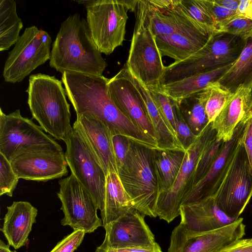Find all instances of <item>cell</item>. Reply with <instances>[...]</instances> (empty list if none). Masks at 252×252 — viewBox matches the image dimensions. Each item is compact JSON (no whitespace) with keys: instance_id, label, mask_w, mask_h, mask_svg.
<instances>
[{"instance_id":"6da1fadb","label":"cell","mask_w":252,"mask_h":252,"mask_svg":"<svg viewBox=\"0 0 252 252\" xmlns=\"http://www.w3.org/2000/svg\"><path fill=\"white\" fill-rule=\"evenodd\" d=\"M108 81L103 75L73 72L65 71L62 76L66 95L76 114L95 117L112 135H123L149 148L158 149L157 141L137 127L115 104L108 92Z\"/></svg>"},{"instance_id":"7a4b0ae2","label":"cell","mask_w":252,"mask_h":252,"mask_svg":"<svg viewBox=\"0 0 252 252\" xmlns=\"http://www.w3.org/2000/svg\"><path fill=\"white\" fill-rule=\"evenodd\" d=\"M50 67L57 71L101 76L107 63L91 35L86 20L75 13L62 23L53 43Z\"/></svg>"},{"instance_id":"3957f363","label":"cell","mask_w":252,"mask_h":252,"mask_svg":"<svg viewBox=\"0 0 252 252\" xmlns=\"http://www.w3.org/2000/svg\"><path fill=\"white\" fill-rule=\"evenodd\" d=\"M62 83L55 76L32 74L29 77L26 92L32 118L44 131L65 142L73 128L70 105Z\"/></svg>"},{"instance_id":"277c9868","label":"cell","mask_w":252,"mask_h":252,"mask_svg":"<svg viewBox=\"0 0 252 252\" xmlns=\"http://www.w3.org/2000/svg\"><path fill=\"white\" fill-rule=\"evenodd\" d=\"M152 149L130 140L118 175L134 209L144 216L157 217L158 186L152 160Z\"/></svg>"},{"instance_id":"5b68a950","label":"cell","mask_w":252,"mask_h":252,"mask_svg":"<svg viewBox=\"0 0 252 252\" xmlns=\"http://www.w3.org/2000/svg\"><path fill=\"white\" fill-rule=\"evenodd\" d=\"M134 12L135 24L124 66L147 89L158 88L165 66L151 29L147 0H138Z\"/></svg>"},{"instance_id":"8992f818","label":"cell","mask_w":252,"mask_h":252,"mask_svg":"<svg viewBox=\"0 0 252 252\" xmlns=\"http://www.w3.org/2000/svg\"><path fill=\"white\" fill-rule=\"evenodd\" d=\"M246 39L223 32L211 34L206 44L198 52L182 61L174 62L165 66L160 86L233 63L239 57Z\"/></svg>"},{"instance_id":"52a82bcc","label":"cell","mask_w":252,"mask_h":252,"mask_svg":"<svg viewBox=\"0 0 252 252\" xmlns=\"http://www.w3.org/2000/svg\"><path fill=\"white\" fill-rule=\"evenodd\" d=\"M138 0H87L77 1L85 5L86 21L91 35L101 53L109 55L123 45L128 18Z\"/></svg>"},{"instance_id":"ba28073f","label":"cell","mask_w":252,"mask_h":252,"mask_svg":"<svg viewBox=\"0 0 252 252\" xmlns=\"http://www.w3.org/2000/svg\"><path fill=\"white\" fill-rule=\"evenodd\" d=\"M63 151L61 146L17 109L6 114L0 109V153L9 161L22 154L39 150Z\"/></svg>"},{"instance_id":"9c48e42d","label":"cell","mask_w":252,"mask_h":252,"mask_svg":"<svg viewBox=\"0 0 252 252\" xmlns=\"http://www.w3.org/2000/svg\"><path fill=\"white\" fill-rule=\"evenodd\" d=\"M217 136V133L209 123L186 150L184 159L172 186L158 196L155 214L159 219L170 222L180 215L182 201L192 188L196 166L207 146Z\"/></svg>"},{"instance_id":"30bf717a","label":"cell","mask_w":252,"mask_h":252,"mask_svg":"<svg viewBox=\"0 0 252 252\" xmlns=\"http://www.w3.org/2000/svg\"><path fill=\"white\" fill-rule=\"evenodd\" d=\"M51 43V37L45 31L35 26L26 28L5 62L2 73L4 81L21 82L50 60Z\"/></svg>"},{"instance_id":"8fae6325","label":"cell","mask_w":252,"mask_h":252,"mask_svg":"<svg viewBox=\"0 0 252 252\" xmlns=\"http://www.w3.org/2000/svg\"><path fill=\"white\" fill-rule=\"evenodd\" d=\"M252 196V170L242 141L232 158L226 175L213 196L217 207L236 220Z\"/></svg>"},{"instance_id":"7c38bea8","label":"cell","mask_w":252,"mask_h":252,"mask_svg":"<svg viewBox=\"0 0 252 252\" xmlns=\"http://www.w3.org/2000/svg\"><path fill=\"white\" fill-rule=\"evenodd\" d=\"M65 143V157L71 174L88 190L97 209L102 211L106 178L103 169L85 139L73 128Z\"/></svg>"},{"instance_id":"4fadbf2b","label":"cell","mask_w":252,"mask_h":252,"mask_svg":"<svg viewBox=\"0 0 252 252\" xmlns=\"http://www.w3.org/2000/svg\"><path fill=\"white\" fill-rule=\"evenodd\" d=\"M61 209L64 214L61 220L63 226L69 225L74 230H82L91 233L103 226L98 210L90 192L72 174L59 181Z\"/></svg>"},{"instance_id":"5bb4252c","label":"cell","mask_w":252,"mask_h":252,"mask_svg":"<svg viewBox=\"0 0 252 252\" xmlns=\"http://www.w3.org/2000/svg\"><path fill=\"white\" fill-rule=\"evenodd\" d=\"M243 219L211 231L197 233L181 223L173 230L168 252H220L242 238L245 234Z\"/></svg>"},{"instance_id":"9a60e30c","label":"cell","mask_w":252,"mask_h":252,"mask_svg":"<svg viewBox=\"0 0 252 252\" xmlns=\"http://www.w3.org/2000/svg\"><path fill=\"white\" fill-rule=\"evenodd\" d=\"M104 228L105 235L100 248L152 249L158 245L144 216L134 208Z\"/></svg>"},{"instance_id":"2e32d148","label":"cell","mask_w":252,"mask_h":252,"mask_svg":"<svg viewBox=\"0 0 252 252\" xmlns=\"http://www.w3.org/2000/svg\"><path fill=\"white\" fill-rule=\"evenodd\" d=\"M248 119L237 126L231 138L224 142L207 173L186 195L181 206L199 203L214 196L224 179L234 155L242 141Z\"/></svg>"},{"instance_id":"e0dca14e","label":"cell","mask_w":252,"mask_h":252,"mask_svg":"<svg viewBox=\"0 0 252 252\" xmlns=\"http://www.w3.org/2000/svg\"><path fill=\"white\" fill-rule=\"evenodd\" d=\"M108 89L111 99L121 112L144 133L157 141L142 97L125 66L109 79Z\"/></svg>"},{"instance_id":"ac0fdd59","label":"cell","mask_w":252,"mask_h":252,"mask_svg":"<svg viewBox=\"0 0 252 252\" xmlns=\"http://www.w3.org/2000/svg\"><path fill=\"white\" fill-rule=\"evenodd\" d=\"M17 177L29 181L46 182L67 175L63 151L44 150L25 153L10 161Z\"/></svg>"},{"instance_id":"d6986e66","label":"cell","mask_w":252,"mask_h":252,"mask_svg":"<svg viewBox=\"0 0 252 252\" xmlns=\"http://www.w3.org/2000/svg\"><path fill=\"white\" fill-rule=\"evenodd\" d=\"M72 127L85 139L103 169L118 174L112 134L107 126L95 117L86 114H76Z\"/></svg>"},{"instance_id":"ffe728a7","label":"cell","mask_w":252,"mask_h":252,"mask_svg":"<svg viewBox=\"0 0 252 252\" xmlns=\"http://www.w3.org/2000/svg\"><path fill=\"white\" fill-rule=\"evenodd\" d=\"M147 2L150 25L155 36L172 34L189 27L201 31L181 0H148Z\"/></svg>"},{"instance_id":"44dd1931","label":"cell","mask_w":252,"mask_h":252,"mask_svg":"<svg viewBox=\"0 0 252 252\" xmlns=\"http://www.w3.org/2000/svg\"><path fill=\"white\" fill-rule=\"evenodd\" d=\"M252 114V90L240 86L212 122L217 138L229 140L237 126Z\"/></svg>"},{"instance_id":"7402d4cb","label":"cell","mask_w":252,"mask_h":252,"mask_svg":"<svg viewBox=\"0 0 252 252\" xmlns=\"http://www.w3.org/2000/svg\"><path fill=\"white\" fill-rule=\"evenodd\" d=\"M180 216V223L186 229L197 233L214 230L236 220L217 207L213 197L199 203L181 206Z\"/></svg>"},{"instance_id":"603a6c76","label":"cell","mask_w":252,"mask_h":252,"mask_svg":"<svg viewBox=\"0 0 252 252\" xmlns=\"http://www.w3.org/2000/svg\"><path fill=\"white\" fill-rule=\"evenodd\" d=\"M37 215V209L28 201H14L7 207L0 230L10 246L17 250L26 244Z\"/></svg>"},{"instance_id":"cb8c5ba5","label":"cell","mask_w":252,"mask_h":252,"mask_svg":"<svg viewBox=\"0 0 252 252\" xmlns=\"http://www.w3.org/2000/svg\"><path fill=\"white\" fill-rule=\"evenodd\" d=\"M211 34L195 27L179 31L172 34L155 36L157 46L162 56L182 61L200 50Z\"/></svg>"},{"instance_id":"d4e9b609","label":"cell","mask_w":252,"mask_h":252,"mask_svg":"<svg viewBox=\"0 0 252 252\" xmlns=\"http://www.w3.org/2000/svg\"><path fill=\"white\" fill-rule=\"evenodd\" d=\"M128 72L131 80L138 89L143 100L148 117L156 133L158 148L185 151L176 132L153 99L148 89Z\"/></svg>"},{"instance_id":"484cf974","label":"cell","mask_w":252,"mask_h":252,"mask_svg":"<svg viewBox=\"0 0 252 252\" xmlns=\"http://www.w3.org/2000/svg\"><path fill=\"white\" fill-rule=\"evenodd\" d=\"M232 64L161 85L160 88L171 99L179 101L204 91L212 83L217 82Z\"/></svg>"},{"instance_id":"4316f807","label":"cell","mask_w":252,"mask_h":252,"mask_svg":"<svg viewBox=\"0 0 252 252\" xmlns=\"http://www.w3.org/2000/svg\"><path fill=\"white\" fill-rule=\"evenodd\" d=\"M185 154L186 151L181 150L152 149V160L157 180L158 195L169 189L173 185Z\"/></svg>"},{"instance_id":"83f0119b","label":"cell","mask_w":252,"mask_h":252,"mask_svg":"<svg viewBox=\"0 0 252 252\" xmlns=\"http://www.w3.org/2000/svg\"><path fill=\"white\" fill-rule=\"evenodd\" d=\"M133 208L118 174L109 172L106 175L104 206L101 211L103 227Z\"/></svg>"},{"instance_id":"f1b7e54d","label":"cell","mask_w":252,"mask_h":252,"mask_svg":"<svg viewBox=\"0 0 252 252\" xmlns=\"http://www.w3.org/2000/svg\"><path fill=\"white\" fill-rule=\"evenodd\" d=\"M217 82L232 93L241 85L252 90V33L238 58Z\"/></svg>"},{"instance_id":"f546056e","label":"cell","mask_w":252,"mask_h":252,"mask_svg":"<svg viewBox=\"0 0 252 252\" xmlns=\"http://www.w3.org/2000/svg\"><path fill=\"white\" fill-rule=\"evenodd\" d=\"M209 87L193 95L177 101L183 117L196 136H198L209 123L205 111V104L210 92Z\"/></svg>"},{"instance_id":"4dcf8cb0","label":"cell","mask_w":252,"mask_h":252,"mask_svg":"<svg viewBox=\"0 0 252 252\" xmlns=\"http://www.w3.org/2000/svg\"><path fill=\"white\" fill-rule=\"evenodd\" d=\"M23 27L14 0H0V51L8 50L19 38Z\"/></svg>"},{"instance_id":"1f68e13d","label":"cell","mask_w":252,"mask_h":252,"mask_svg":"<svg viewBox=\"0 0 252 252\" xmlns=\"http://www.w3.org/2000/svg\"><path fill=\"white\" fill-rule=\"evenodd\" d=\"M181 4L190 18L204 33L211 34L217 28L202 0H181Z\"/></svg>"},{"instance_id":"d6a6232c","label":"cell","mask_w":252,"mask_h":252,"mask_svg":"<svg viewBox=\"0 0 252 252\" xmlns=\"http://www.w3.org/2000/svg\"><path fill=\"white\" fill-rule=\"evenodd\" d=\"M209 94L205 104L209 122H213L230 99L234 93L223 88L217 82L209 87Z\"/></svg>"},{"instance_id":"836d02e7","label":"cell","mask_w":252,"mask_h":252,"mask_svg":"<svg viewBox=\"0 0 252 252\" xmlns=\"http://www.w3.org/2000/svg\"><path fill=\"white\" fill-rule=\"evenodd\" d=\"M224 141L215 138L206 147L195 168L192 188L207 173L220 153Z\"/></svg>"},{"instance_id":"e575fe53","label":"cell","mask_w":252,"mask_h":252,"mask_svg":"<svg viewBox=\"0 0 252 252\" xmlns=\"http://www.w3.org/2000/svg\"><path fill=\"white\" fill-rule=\"evenodd\" d=\"M19 180L10 161L0 153V195L12 197Z\"/></svg>"},{"instance_id":"d590c367","label":"cell","mask_w":252,"mask_h":252,"mask_svg":"<svg viewBox=\"0 0 252 252\" xmlns=\"http://www.w3.org/2000/svg\"><path fill=\"white\" fill-rule=\"evenodd\" d=\"M216 32L239 36L246 39L252 33V20L246 16L236 15L218 27Z\"/></svg>"},{"instance_id":"8d00e7d4","label":"cell","mask_w":252,"mask_h":252,"mask_svg":"<svg viewBox=\"0 0 252 252\" xmlns=\"http://www.w3.org/2000/svg\"><path fill=\"white\" fill-rule=\"evenodd\" d=\"M172 100L177 136L182 146L186 151L195 141L197 136L191 131L183 116L178 102Z\"/></svg>"},{"instance_id":"74e56055","label":"cell","mask_w":252,"mask_h":252,"mask_svg":"<svg viewBox=\"0 0 252 252\" xmlns=\"http://www.w3.org/2000/svg\"><path fill=\"white\" fill-rule=\"evenodd\" d=\"M148 90L153 99L176 133L172 99L160 89V86Z\"/></svg>"},{"instance_id":"f35d334b","label":"cell","mask_w":252,"mask_h":252,"mask_svg":"<svg viewBox=\"0 0 252 252\" xmlns=\"http://www.w3.org/2000/svg\"><path fill=\"white\" fill-rule=\"evenodd\" d=\"M202 1L214 20L217 29L218 27L229 21L236 15L235 11H231L218 4L214 0H202Z\"/></svg>"},{"instance_id":"ab89813d","label":"cell","mask_w":252,"mask_h":252,"mask_svg":"<svg viewBox=\"0 0 252 252\" xmlns=\"http://www.w3.org/2000/svg\"><path fill=\"white\" fill-rule=\"evenodd\" d=\"M85 233L82 230H74L58 242L50 252H74L82 242Z\"/></svg>"},{"instance_id":"60d3db41","label":"cell","mask_w":252,"mask_h":252,"mask_svg":"<svg viewBox=\"0 0 252 252\" xmlns=\"http://www.w3.org/2000/svg\"><path fill=\"white\" fill-rule=\"evenodd\" d=\"M130 139L121 135L112 136V141L118 168L123 164L127 152Z\"/></svg>"},{"instance_id":"b9f144b4","label":"cell","mask_w":252,"mask_h":252,"mask_svg":"<svg viewBox=\"0 0 252 252\" xmlns=\"http://www.w3.org/2000/svg\"><path fill=\"white\" fill-rule=\"evenodd\" d=\"M242 143L252 170V114L247 120L242 138Z\"/></svg>"},{"instance_id":"7bdbcfd3","label":"cell","mask_w":252,"mask_h":252,"mask_svg":"<svg viewBox=\"0 0 252 252\" xmlns=\"http://www.w3.org/2000/svg\"><path fill=\"white\" fill-rule=\"evenodd\" d=\"M220 252H252V238L241 239Z\"/></svg>"},{"instance_id":"ee69618b","label":"cell","mask_w":252,"mask_h":252,"mask_svg":"<svg viewBox=\"0 0 252 252\" xmlns=\"http://www.w3.org/2000/svg\"><path fill=\"white\" fill-rule=\"evenodd\" d=\"M95 252H162L159 245L152 249L141 248L102 249L97 247Z\"/></svg>"},{"instance_id":"f6af8a7d","label":"cell","mask_w":252,"mask_h":252,"mask_svg":"<svg viewBox=\"0 0 252 252\" xmlns=\"http://www.w3.org/2000/svg\"><path fill=\"white\" fill-rule=\"evenodd\" d=\"M218 4L231 11H236L240 0H214Z\"/></svg>"},{"instance_id":"bcb514c9","label":"cell","mask_w":252,"mask_h":252,"mask_svg":"<svg viewBox=\"0 0 252 252\" xmlns=\"http://www.w3.org/2000/svg\"><path fill=\"white\" fill-rule=\"evenodd\" d=\"M250 2V0H240L238 7L235 11L237 16H246V12Z\"/></svg>"},{"instance_id":"7dc6e473","label":"cell","mask_w":252,"mask_h":252,"mask_svg":"<svg viewBox=\"0 0 252 252\" xmlns=\"http://www.w3.org/2000/svg\"><path fill=\"white\" fill-rule=\"evenodd\" d=\"M9 247V244L7 245L2 240H0V252H14L10 250Z\"/></svg>"},{"instance_id":"c3c4849f","label":"cell","mask_w":252,"mask_h":252,"mask_svg":"<svg viewBox=\"0 0 252 252\" xmlns=\"http://www.w3.org/2000/svg\"><path fill=\"white\" fill-rule=\"evenodd\" d=\"M245 16L252 20V0H250Z\"/></svg>"},{"instance_id":"681fc988","label":"cell","mask_w":252,"mask_h":252,"mask_svg":"<svg viewBox=\"0 0 252 252\" xmlns=\"http://www.w3.org/2000/svg\"><path fill=\"white\" fill-rule=\"evenodd\" d=\"M14 252H17L16 251H14Z\"/></svg>"}]
</instances>
